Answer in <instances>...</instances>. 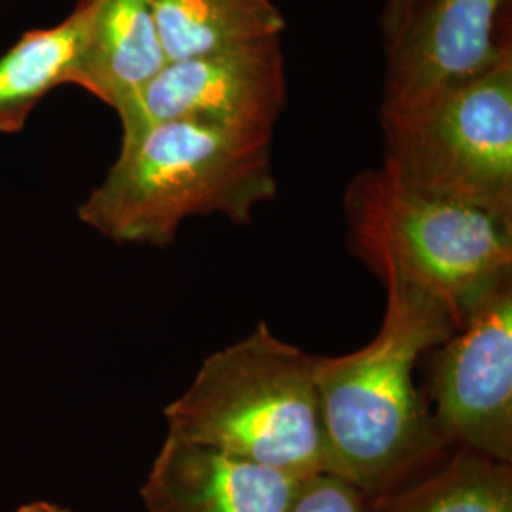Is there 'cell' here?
Returning <instances> with one entry per match:
<instances>
[{"mask_svg": "<svg viewBox=\"0 0 512 512\" xmlns=\"http://www.w3.org/2000/svg\"><path fill=\"white\" fill-rule=\"evenodd\" d=\"M86 25L88 8L80 0L71 16L54 27L25 33L0 59V133L19 131L46 93L69 84Z\"/></svg>", "mask_w": 512, "mask_h": 512, "instance_id": "obj_13", "label": "cell"}, {"mask_svg": "<svg viewBox=\"0 0 512 512\" xmlns=\"http://www.w3.org/2000/svg\"><path fill=\"white\" fill-rule=\"evenodd\" d=\"M382 283L387 304L378 334L357 351L313 363L327 473L353 484L368 503L450 452L414 384V370L458 329L439 300L393 277Z\"/></svg>", "mask_w": 512, "mask_h": 512, "instance_id": "obj_1", "label": "cell"}, {"mask_svg": "<svg viewBox=\"0 0 512 512\" xmlns=\"http://www.w3.org/2000/svg\"><path fill=\"white\" fill-rule=\"evenodd\" d=\"M14 512H71L63 507H57L54 503H48V501H33V503H27V505H21L19 509Z\"/></svg>", "mask_w": 512, "mask_h": 512, "instance_id": "obj_16", "label": "cell"}, {"mask_svg": "<svg viewBox=\"0 0 512 512\" xmlns=\"http://www.w3.org/2000/svg\"><path fill=\"white\" fill-rule=\"evenodd\" d=\"M349 251L374 274L439 300L456 327L512 281V222L357 173L344 194Z\"/></svg>", "mask_w": 512, "mask_h": 512, "instance_id": "obj_4", "label": "cell"}, {"mask_svg": "<svg viewBox=\"0 0 512 512\" xmlns=\"http://www.w3.org/2000/svg\"><path fill=\"white\" fill-rule=\"evenodd\" d=\"M272 135L169 120L122 139L78 217L116 243H173L192 217L247 226L277 196Z\"/></svg>", "mask_w": 512, "mask_h": 512, "instance_id": "obj_2", "label": "cell"}, {"mask_svg": "<svg viewBox=\"0 0 512 512\" xmlns=\"http://www.w3.org/2000/svg\"><path fill=\"white\" fill-rule=\"evenodd\" d=\"M287 97L281 38H272L220 54L167 61L116 112L122 139L169 120L274 137Z\"/></svg>", "mask_w": 512, "mask_h": 512, "instance_id": "obj_7", "label": "cell"}, {"mask_svg": "<svg viewBox=\"0 0 512 512\" xmlns=\"http://www.w3.org/2000/svg\"><path fill=\"white\" fill-rule=\"evenodd\" d=\"M425 0H384L382 10V31H384L385 46L403 33L406 23L420 10Z\"/></svg>", "mask_w": 512, "mask_h": 512, "instance_id": "obj_15", "label": "cell"}, {"mask_svg": "<svg viewBox=\"0 0 512 512\" xmlns=\"http://www.w3.org/2000/svg\"><path fill=\"white\" fill-rule=\"evenodd\" d=\"M86 37L69 84L122 109L160 73L167 55L150 0H82Z\"/></svg>", "mask_w": 512, "mask_h": 512, "instance_id": "obj_10", "label": "cell"}, {"mask_svg": "<svg viewBox=\"0 0 512 512\" xmlns=\"http://www.w3.org/2000/svg\"><path fill=\"white\" fill-rule=\"evenodd\" d=\"M167 61L220 54L281 38L274 0H150Z\"/></svg>", "mask_w": 512, "mask_h": 512, "instance_id": "obj_11", "label": "cell"}, {"mask_svg": "<svg viewBox=\"0 0 512 512\" xmlns=\"http://www.w3.org/2000/svg\"><path fill=\"white\" fill-rule=\"evenodd\" d=\"M304 480L167 433L141 497L147 512H287Z\"/></svg>", "mask_w": 512, "mask_h": 512, "instance_id": "obj_9", "label": "cell"}, {"mask_svg": "<svg viewBox=\"0 0 512 512\" xmlns=\"http://www.w3.org/2000/svg\"><path fill=\"white\" fill-rule=\"evenodd\" d=\"M380 122L393 183L512 222L511 46L429 107Z\"/></svg>", "mask_w": 512, "mask_h": 512, "instance_id": "obj_5", "label": "cell"}, {"mask_svg": "<svg viewBox=\"0 0 512 512\" xmlns=\"http://www.w3.org/2000/svg\"><path fill=\"white\" fill-rule=\"evenodd\" d=\"M287 512H370L366 495L340 476L311 475Z\"/></svg>", "mask_w": 512, "mask_h": 512, "instance_id": "obj_14", "label": "cell"}, {"mask_svg": "<svg viewBox=\"0 0 512 512\" xmlns=\"http://www.w3.org/2000/svg\"><path fill=\"white\" fill-rule=\"evenodd\" d=\"M368 505L372 512H512V463L456 448Z\"/></svg>", "mask_w": 512, "mask_h": 512, "instance_id": "obj_12", "label": "cell"}, {"mask_svg": "<svg viewBox=\"0 0 512 512\" xmlns=\"http://www.w3.org/2000/svg\"><path fill=\"white\" fill-rule=\"evenodd\" d=\"M315 355L266 321L211 353L190 387L165 406L167 433L308 478L327 473Z\"/></svg>", "mask_w": 512, "mask_h": 512, "instance_id": "obj_3", "label": "cell"}, {"mask_svg": "<svg viewBox=\"0 0 512 512\" xmlns=\"http://www.w3.org/2000/svg\"><path fill=\"white\" fill-rule=\"evenodd\" d=\"M429 353L423 397L446 446L512 463V281Z\"/></svg>", "mask_w": 512, "mask_h": 512, "instance_id": "obj_6", "label": "cell"}, {"mask_svg": "<svg viewBox=\"0 0 512 512\" xmlns=\"http://www.w3.org/2000/svg\"><path fill=\"white\" fill-rule=\"evenodd\" d=\"M503 0H425L387 44L380 118L410 116L490 69L511 46L495 38Z\"/></svg>", "mask_w": 512, "mask_h": 512, "instance_id": "obj_8", "label": "cell"}]
</instances>
